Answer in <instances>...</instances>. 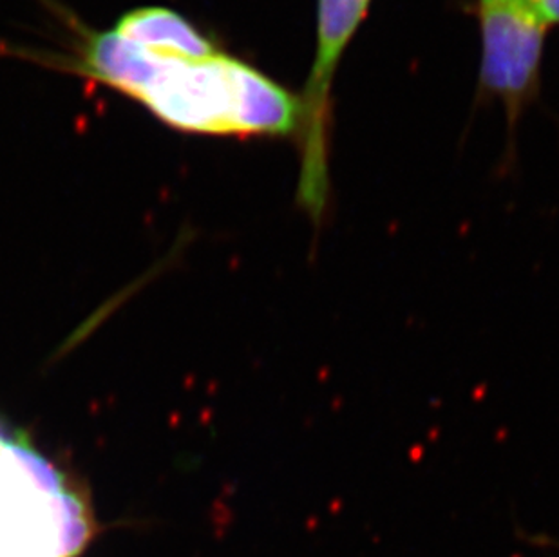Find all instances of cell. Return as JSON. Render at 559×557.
Returning a JSON list of instances; mask_svg holds the SVG:
<instances>
[{
    "mask_svg": "<svg viewBox=\"0 0 559 557\" xmlns=\"http://www.w3.org/2000/svg\"><path fill=\"white\" fill-rule=\"evenodd\" d=\"M480 91L506 107L509 121L539 90L547 24L528 0H478Z\"/></svg>",
    "mask_w": 559,
    "mask_h": 557,
    "instance_id": "obj_4",
    "label": "cell"
},
{
    "mask_svg": "<svg viewBox=\"0 0 559 557\" xmlns=\"http://www.w3.org/2000/svg\"><path fill=\"white\" fill-rule=\"evenodd\" d=\"M68 51H22L24 58L91 80L136 102L176 131L203 137H292L301 100L239 58L148 54L117 33L68 19Z\"/></svg>",
    "mask_w": 559,
    "mask_h": 557,
    "instance_id": "obj_1",
    "label": "cell"
},
{
    "mask_svg": "<svg viewBox=\"0 0 559 557\" xmlns=\"http://www.w3.org/2000/svg\"><path fill=\"white\" fill-rule=\"evenodd\" d=\"M528 2L547 26L559 24V0H528Z\"/></svg>",
    "mask_w": 559,
    "mask_h": 557,
    "instance_id": "obj_6",
    "label": "cell"
},
{
    "mask_svg": "<svg viewBox=\"0 0 559 557\" xmlns=\"http://www.w3.org/2000/svg\"><path fill=\"white\" fill-rule=\"evenodd\" d=\"M371 0H319L317 5V54L302 91L301 126L297 138L301 142V181L299 201L319 220L326 209L330 176H328V142L332 121V82L338 62L349 40L359 29Z\"/></svg>",
    "mask_w": 559,
    "mask_h": 557,
    "instance_id": "obj_3",
    "label": "cell"
},
{
    "mask_svg": "<svg viewBox=\"0 0 559 557\" xmlns=\"http://www.w3.org/2000/svg\"><path fill=\"white\" fill-rule=\"evenodd\" d=\"M112 32L148 54L205 58L222 51L189 19L165 5H140L127 11Z\"/></svg>",
    "mask_w": 559,
    "mask_h": 557,
    "instance_id": "obj_5",
    "label": "cell"
},
{
    "mask_svg": "<svg viewBox=\"0 0 559 557\" xmlns=\"http://www.w3.org/2000/svg\"><path fill=\"white\" fill-rule=\"evenodd\" d=\"M90 529L68 476L26 438L0 426V557H71Z\"/></svg>",
    "mask_w": 559,
    "mask_h": 557,
    "instance_id": "obj_2",
    "label": "cell"
}]
</instances>
